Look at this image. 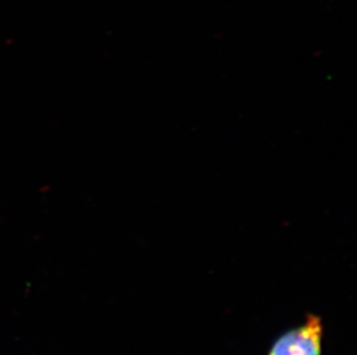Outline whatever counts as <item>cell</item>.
I'll use <instances>...</instances> for the list:
<instances>
[{"mask_svg": "<svg viewBox=\"0 0 357 355\" xmlns=\"http://www.w3.org/2000/svg\"><path fill=\"white\" fill-rule=\"evenodd\" d=\"M323 324L318 316L309 315L303 324L280 336L268 355H321Z\"/></svg>", "mask_w": 357, "mask_h": 355, "instance_id": "cell-1", "label": "cell"}]
</instances>
